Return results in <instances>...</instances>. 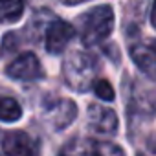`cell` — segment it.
I'll list each match as a JSON object with an SVG mask.
<instances>
[{
  "instance_id": "6",
  "label": "cell",
  "mask_w": 156,
  "mask_h": 156,
  "mask_svg": "<svg viewBox=\"0 0 156 156\" xmlns=\"http://www.w3.org/2000/svg\"><path fill=\"white\" fill-rule=\"evenodd\" d=\"M88 125L98 134H114L118 130V116L114 110L101 107V105H90L88 107Z\"/></svg>"
},
{
  "instance_id": "11",
  "label": "cell",
  "mask_w": 156,
  "mask_h": 156,
  "mask_svg": "<svg viewBox=\"0 0 156 156\" xmlns=\"http://www.w3.org/2000/svg\"><path fill=\"white\" fill-rule=\"evenodd\" d=\"M22 116V108L20 105L8 96H0V119L2 121H17Z\"/></svg>"
},
{
  "instance_id": "7",
  "label": "cell",
  "mask_w": 156,
  "mask_h": 156,
  "mask_svg": "<svg viewBox=\"0 0 156 156\" xmlns=\"http://www.w3.org/2000/svg\"><path fill=\"white\" fill-rule=\"evenodd\" d=\"M2 149L8 154H17V156H24V154H37L39 147L37 143L22 130H11L4 136L2 141Z\"/></svg>"
},
{
  "instance_id": "14",
  "label": "cell",
  "mask_w": 156,
  "mask_h": 156,
  "mask_svg": "<svg viewBox=\"0 0 156 156\" xmlns=\"http://www.w3.org/2000/svg\"><path fill=\"white\" fill-rule=\"evenodd\" d=\"M62 4H68V6H75V4H81V2H87V0H61Z\"/></svg>"
},
{
  "instance_id": "13",
  "label": "cell",
  "mask_w": 156,
  "mask_h": 156,
  "mask_svg": "<svg viewBox=\"0 0 156 156\" xmlns=\"http://www.w3.org/2000/svg\"><path fill=\"white\" fill-rule=\"evenodd\" d=\"M151 24H152V26H154V30H156V0H154L152 11H151Z\"/></svg>"
},
{
  "instance_id": "5",
  "label": "cell",
  "mask_w": 156,
  "mask_h": 156,
  "mask_svg": "<svg viewBox=\"0 0 156 156\" xmlns=\"http://www.w3.org/2000/svg\"><path fill=\"white\" fill-rule=\"evenodd\" d=\"M73 33H75V30H73L72 24L55 19V20L50 22L48 28H46V37H44L46 50H48L50 53H62L64 48L68 46V42L72 41Z\"/></svg>"
},
{
  "instance_id": "2",
  "label": "cell",
  "mask_w": 156,
  "mask_h": 156,
  "mask_svg": "<svg viewBox=\"0 0 156 156\" xmlns=\"http://www.w3.org/2000/svg\"><path fill=\"white\" fill-rule=\"evenodd\" d=\"M62 73L70 88L87 92L98 75V61L87 51H70L62 64Z\"/></svg>"
},
{
  "instance_id": "8",
  "label": "cell",
  "mask_w": 156,
  "mask_h": 156,
  "mask_svg": "<svg viewBox=\"0 0 156 156\" xmlns=\"http://www.w3.org/2000/svg\"><path fill=\"white\" fill-rule=\"evenodd\" d=\"M132 61L152 79H156V41L149 44H136L130 48Z\"/></svg>"
},
{
  "instance_id": "9",
  "label": "cell",
  "mask_w": 156,
  "mask_h": 156,
  "mask_svg": "<svg viewBox=\"0 0 156 156\" xmlns=\"http://www.w3.org/2000/svg\"><path fill=\"white\" fill-rule=\"evenodd\" d=\"M62 152H75V154H123V149L112 143H103V141H94V140H83L75 141L68 147L62 149Z\"/></svg>"
},
{
  "instance_id": "1",
  "label": "cell",
  "mask_w": 156,
  "mask_h": 156,
  "mask_svg": "<svg viewBox=\"0 0 156 156\" xmlns=\"http://www.w3.org/2000/svg\"><path fill=\"white\" fill-rule=\"evenodd\" d=\"M114 30V11L110 6H98L77 19V31L85 46H96Z\"/></svg>"
},
{
  "instance_id": "3",
  "label": "cell",
  "mask_w": 156,
  "mask_h": 156,
  "mask_svg": "<svg viewBox=\"0 0 156 156\" xmlns=\"http://www.w3.org/2000/svg\"><path fill=\"white\" fill-rule=\"evenodd\" d=\"M8 75L19 81H33V79H41L42 77V68L41 62L37 59L35 53L26 51L22 55H19L9 66H8Z\"/></svg>"
},
{
  "instance_id": "10",
  "label": "cell",
  "mask_w": 156,
  "mask_h": 156,
  "mask_svg": "<svg viewBox=\"0 0 156 156\" xmlns=\"http://www.w3.org/2000/svg\"><path fill=\"white\" fill-rule=\"evenodd\" d=\"M24 13V0H0V20L17 22Z\"/></svg>"
},
{
  "instance_id": "12",
  "label": "cell",
  "mask_w": 156,
  "mask_h": 156,
  "mask_svg": "<svg viewBox=\"0 0 156 156\" xmlns=\"http://www.w3.org/2000/svg\"><path fill=\"white\" fill-rule=\"evenodd\" d=\"M92 88L96 92L98 98L105 99V101H112L114 99V88L110 87V83L107 79H99V81H94L92 83Z\"/></svg>"
},
{
  "instance_id": "4",
  "label": "cell",
  "mask_w": 156,
  "mask_h": 156,
  "mask_svg": "<svg viewBox=\"0 0 156 156\" xmlns=\"http://www.w3.org/2000/svg\"><path fill=\"white\" fill-rule=\"evenodd\" d=\"M77 116V107L70 99H55L44 110V119L53 129H66Z\"/></svg>"
}]
</instances>
